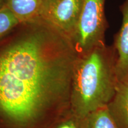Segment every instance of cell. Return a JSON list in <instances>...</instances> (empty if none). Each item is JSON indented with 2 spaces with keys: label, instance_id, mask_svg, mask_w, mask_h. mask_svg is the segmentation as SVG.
<instances>
[{
  "label": "cell",
  "instance_id": "1",
  "mask_svg": "<svg viewBox=\"0 0 128 128\" xmlns=\"http://www.w3.org/2000/svg\"><path fill=\"white\" fill-rule=\"evenodd\" d=\"M36 24L0 49V128H50L71 112L78 54L68 37Z\"/></svg>",
  "mask_w": 128,
  "mask_h": 128
},
{
  "label": "cell",
  "instance_id": "2",
  "mask_svg": "<svg viewBox=\"0 0 128 128\" xmlns=\"http://www.w3.org/2000/svg\"><path fill=\"white\" fill-rule=\"evenodd\" d=\"M116 52L106 44L78 55L74 68L70 110L80 119L108 106L119 81Z\"/></svg>",
  "mask_w": 128,
  "mask_h": 128
},
{
  "label": "cell",
  "instance_id": "3",
  "mask_svg": "<svg viewBox=\"0 0 128 128\" xmlns=\"http://www.w3.org/2000/svg\"><path fill=\"white\" fill-rule=\"evenodd\" d=\"M106 0H83L76 32L71 39L78 55L104 45L108 25L105 15Z\"/></svg>",
  "mask_w": 128,
  "mask_h": 128
},
{
  "label": "cell",
  "instance_id": "4",
  "mask_svg": "<svg viewBox=\"0 0 128 128\" xmlns=\"http://www.w3.org/2000/svg\"><path fill=\"white\" fill-rule=\"evenodd\" d=\"M82 4L83 0H45L40 18L71 40Z\"/></svg>",
  "mask_w": 128,
  "mask_h": 128
},
{
  "label": "cell",
  "instance_id": "5",
  "mask_svg": "<svg viewBox=\"0 0 128 128\" xmlns=\"http://www.w3.org/2000/svg\"><path fill=\"white\" fill-rule=\"evenodd\" d=\"M122 22L115 34L113 46L116 52V72L119 82L128 83V0L120 6Z\"/></svg>",
  "mask_w": 128,
  "mask_h": 128
},
{
  "label": "cell",
  "instance_id": "6",
  "mask_svg": "<svg viewBox=\"0 0 128 128\" xmlns=\"http://www.w3.org/2000/svg\"><path fill=\"white\" fill-rule=\"evenodd\" d=\"M107 108L117 128H128V83H118Z\"/></svg>",
  "mask_w": 128,
  "mask_h": 128
},
{
  "label": "cell",
  "instance_id": "7",
  "mask_svg": "<svg viewBox=\"0 0 128 128\" xmlns=\"http://www.w3.org/2000/svg\"><path fill=\"white\" fill-rule=\"evenodd\" d=\"M45 0H7L6 5L20 23H33L40 19Z\"/></svg>",
  "mask_w": 128,
  "mask_h": 128
},
{
  "label": "cell",
  "instance_id": "8",
  "mask_svg": "<svg viewBox=\"0 0 128 128\" xmlns=\"http://www.w3.org/2000/svg\"><path fill=\"white\" fill-rule=\"evenodd\" d=\"M81 128H118L107 107L89 113L81 119Z\"/></svg>",
  "mask_w": 128,
  "mask_h": 128
},
{
  "label": "cell",
  "instance_id": "9",
  "mask_svg": "<svg viewBox=\"0 0 128 128\" xmlns=\"http://www.w3.org/2000/svg\"><path fill=\"white\" fill-rule=\"evenodd\" d=\"M20 23L7 5L0 9V38Z\"/></svg>",
  "mask_w": 128,
  "mask_h": 128
},
{
  "label": "cell",
  "instance_id": "10",
  "mask_svg": "<svg viewBox=\"0 0 128 128\" xmlns=\"http://www.w3.org/2000/svg\"><path fill=\"white\" fill-rule=\"evenodd\" d=\"M50 128H81V120L71 112L55 123Z\"/></svg>",
  "mask_w": 128,
  "mask_h": 128
},
{
  "label": "cell",
  "instance_id": "11",
  "mask_svg": "<svg viewBox=\"0 0 128 128\" xmlns=\"http://www.w3.org/2000/svg\"><path fill=\"white\" fill-rule=\"evenodd\" d=\"M4 0H0V9L2 7H4L5 5H2V3L4 2Z\"/></svg>",
  "mask_w": 128,
  "mask_h": 128
}]
</instances>
